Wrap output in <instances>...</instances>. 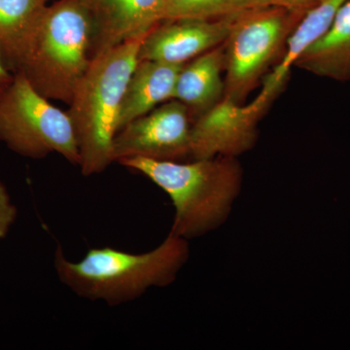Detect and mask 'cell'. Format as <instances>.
I'll use <instances>...</instances> for the list:
<instances>
[{
  "label": "cell",
  "instance_id": "cell-1",
  "mask_svg": "<svg viewBox=\"0 0 350 350\" xmlns=\"http://www.w3.org/2000/svg\"><path fill=\"white\" fill-rule=\"evenodd\" d=\"M189 257V241L169 234L147 252L93 248L76 262L68 260L57 245L54 268L62 284L78 297L118 306L137 300L151 288L172 285Z\"/></svg>",
  "mask_w": 350,
  "mask_h": 350
},
{
  "label": "cell",
  "instance_id": "cell-2",
  "mask_svg": "<svg viewBox=\"0 0 350 350\" xmlns=\"http://www.w3.org/2000/svg\"><path fill=\"white\" fill-rule=\"evenodd\" d=\"M119 163L144 175L169 195L175 211L170 234L188 241L225 224L243 190V170L234 157L187 163L130 158Z\"/></svg>",
  "mask_w": 350,
  "mask_h": 350
},
{
  "label": "cell",
  "instance_id": "cell-3",
  "mask_svg": "<svg viewBox=\"0 0 350 350\" xmlns=\"http://www.w3.org/2000/svg\"><path fill=\"white\" fill-rule=\"evenodd\" d=\"M144 39L126 41L94 57L69 103L84 176L101 174L114 163L112 144L122 101Z\"/></svg>",
  "mask_w": 350,
  "mask_h": 350
},
{
  "label": "cell",
  "instance_id": "cell-4",
  "mask_svg": "<svg viewBox=\"0 0 350 350\" xmlns=\"http://www.w3.org/2000/svg\"><path fill=\"white\" fill-rule=\"evenodd\" d=\"M94 20L84 0L47 6L23 72L48 100L69 105L91 66Z\"/></svg>",
  "mask_w": 350,
  "mask_h": 350
},
{
  "label": "cell",
  "instance_id": "cell-5",
  "mask_svg": "<svg viewBox=\"0 0 350 350\" xmlns=\"http://www.w3.org/2000/svg\"><path fill=\"white\" fill-rule=\"evenodd\" d=\"M306 13L262 6L237 16L225 48V100L244 105L267 71L280 63L288 39Z\"/></svg>",
  "mask_w": 350,
  "mask_h": 350
},
{
  "label": "cell",
  "instance_id": "cell-6",
  "mask_svg": "<svg viewBox=\"0 0 350 350\" xmlns=\"http://www.w3.org/2000/svg\"><path fill=\"white\" fill-rule=\"evenodd\" d=\"M0 140L14 152L31 159L56 153L80 165V152L68 112L39 94L23 72L0 93Z\"/></svg>",
  "mask_w": 350,
  "mask_h": 350
},
{
  "label": "cell",
  "instance_id": "cell-7",
  "mask_svg": "<svg viewBox=\"0 0 350 350\" xmlns=\"http://www.w3.org/2000/svg\"><path fill=\"white\" fill-rule=\"evenodd\" d=\"M193 119L187 107L174 100L133 120L115 135L114 162L130 158L182 162L192 154Z\"/></svg>",
  "mask_w": 350,
  "mask_h": 350
},
{
  "label": "cell",
  "instance_id": "cell-8",
  "mask_svg": "<svg viewBox=\"0 0 350 350\" xmlns=\"http://www.w3.org/2000/svg\"><path fill=\"white\" fill-rule=\"evenodd\" d=\"M262 118L250 105L223 98L193 122L192 160L238 157L254 148Z\"/></svg>",
  "mask_w": 350,
  "mask_h": 350
},
{
  "label": "cell",
  "instance_id": "cell-9",
  "mask_svg": "<svg viewBox=\"0 0 350 350\" xmlns=\"http://www.w3.org/2000/svg\"><path fill=\"white\" fill-rule=\"evenodd\" d=\"M237 16L220 20L162 22L142 40L138 62L185 64L222 45L229 36Z\"/></svg>",
  "mask_w": 350,
  "mask_h": 350
},
{
  "label": "cell",
  "instance_id": "cell-10",
  "mask_svg": "<svg viewBox=\"0 0 350 350\" xmlns=\"http://www.w3.org/2000/svg\"><path fill=\"white\" fill-rule=\"evenodd\" d=\"M94 20L92 57L144 38L163 22L165 0H84Z\"/></svg>",
  "mask_w": 350,
  "mask_h": 350
},
{
  "label": "cell",
  "instance_id": "cell-11",
  "mask_svg": "<svg viewBox=\"0 0 350 350\" xmlns=\"http://www.w3.org/2000/svg\"><path fill=\"white\" fill-rule=\"evenodd\" d=\"M347 0H323L308 11L288 39L284 55L275 66L273 72L262 79L261 92L250 103L253 109L265 116L271 105L282 94L289 81L295 62L312 44L319 40L331 27L332 23Z\"/></svg>",
  "mask_w": 350,
  "mask_h": 350
},
{
  "label": "cell",
  "instance_id": "cell-12",
  "mask_svg": "<svg viewBox=\"0 0 350 350\" xmlns=\"http://www.w3.org/2000/svg\"><path fill=\"white\" fill-rule=\"evenodd\" d=\"M185 64L138 62L124 94L118 131L133 120L148 114L160 103L174 100L177 77Z\"/></svg>",
  "mask_w": 350,
  "mask_h": 350
},
{
  "label": "cell",
  "instance_id": "cell-13",
  "mask_svg": "<svg viewBox=\"0 0 350 350\" xmlns=\"http://www.w3.org/2000/svg\"><path fill=\"white\" fill-rule=\"evenodd\" d=\"M223 71L224 43L195 57L182 68L175 85L174 100L187 107L193 122L224 98Z\"/></svg>",
  "mask_w": 350,
  "mask_h": 350
},
{
  "label": "cell",
  "instance_id": "cell-14",
  "mask_svg": "<svg viewBox=\"0 0 350 350\" xmlns=\"http://www.w3.org/2000/svg\"><path fill=\"white\" fill-rule=\"evenodd\" d=\"M47 0H0V52L14 73L31 54Z\"/></svg>",
  "mask_w": 350,
  "mask_h": 350
},
{
  "label": "cell",
  "instance_id": "cell-15",
  "mask_svg": "<svg viewBox=\"0 0 350 350\" xmlns=\"http://www.w3.org/2000/svg\"><path fill=\"white\" fill-rule=\"evenodd\" d=\"M294 66L334 81H350V0L338 9L328 31L304 51Z\"/></svg>",
  "mask_w": 350,
  "mask_h": 350
},
{
  "label": "cell",
  "instance_id": "cell-16",
  "mask_svg": "<svg viewBox=\"0 0 350 350\" xmlns=\"http://www.w3.org/2000/svg\"><path fill=\"white\" fill-rule=\"evenodd\" d=\"M262 6L259 0H165L163 22L220 20Z\"/></svg>",
  "mask_w": 350,
  "mask_h": 350
},
{
  "label": "cell",
  "instance_id": "cell-17",
  "mask_svg": "<svg viewBox=\"0 0 350 350\" xmlns=\"http://www.w3.org/2000/svg\"><path fill=\"white\" fill-rule=\"evenodd\" d=\"M16 217L15 206L11 204L6 189L0 182V239L4 238Z\"/></svg>",
  "mask_w": 350,
  "mask_h": 350
},
{
  "label": "cell",
  "instance_id": "cell-18",
  "mask_svg": "<svg viewBox=\"0 0 350 350\" xmlns=\"http://www.w3.org/2000/svg\"><path fill=\"white\" fill-rule=\"evenodd\" d=\"M266 6L283 7L290 10L308 13L321 3L323 0H259Z\"/></svg>",
  "mask_w": 350,
  "mask_h": 350
},
{
  "label": "cell",
  "instance_id": "cell-19",
  "mask_svg": "<svg viewBox=\"0 0 350 350\" xmlns=\"http://www.w3.org/2000/svg\"><path fill=\"white\" fill-rule=\"evenodd\" d=\"M15 73L7 66L5 59L0 52V93L12 83Z\"/></svg>",
  "mask_w": 350,
  "mask_h": 350
},
{
  "label": "cell",
  "instance_id": "cell-20",
  "mask_svg": "<svg viewBox=\"0 0 350 350\" xmlns=\"http://www.w3.org/2000/svg\"><path fill=\"white\" fill-rule=\"evenodd\" d=\"M47 1H48V0H47Z\"/></svg>",
  "mask_w": 350,
  "mask_h": 350
}]
</instances>
